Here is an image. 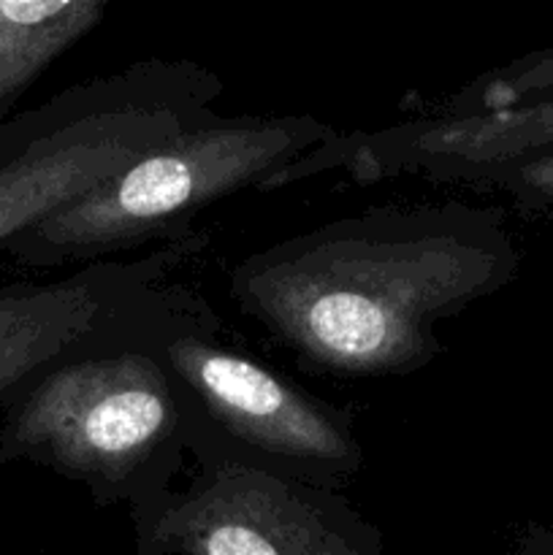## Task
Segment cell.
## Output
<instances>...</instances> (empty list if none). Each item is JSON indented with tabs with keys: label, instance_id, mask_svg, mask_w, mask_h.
<instances>
[{
	"label": "cell",
	"instance_id": "1",
	"mask_svg": "<svg viewBox=\"0 0 553 555\" xmlns=\"http://www.w3.org/2000/svg\"><path fill=\"white\" fill-rule=\"evenodd\" d=\"M515 269L499 211L442 201L374 206L269 244L231 271L228 291L304 366L380 379L437 361V325Z\"/></svg>",
	"mask_w": 553,
	"mask_h": 555
},
{
	"label": "cell",
	"instance_id": "2",
	"mask_svg": "<svg viewBox=\"0 0 553 555\" xmlns=\"http://www.w3.org/2000/svg\"><path fill=\"white\" fill-rule=\"evenodd\" d=\"M157 287L16 396L0 442L5 459L36 461L81 482L101 507L125 504L128 513L173 488L188 421L152 339Z\"/></svg>",
	"mask_w": 553,
	"mask_h": 555
},
{
	"label": "cell",
	"instance_id": "3",
	"mask_svg": "<svg viewBox=\"0 0 553 555\" xmlns=\"http://www.w3.org/2000/svg\"><path fill=\"white\" fill-rule=\"evenodd\" d=\"M152 339L177 383L195 464L228 461L329 491L361 475L352 412L222 341V320L195 291L157 287Z\"/></svg>",
	"mask_w": 553,
	"mask_h": 555
},
{
	"label": "cell",
	"instance_id": "4",
	"mask_svg": "<svg viewBox=\"0 0 553 555\" xmlns=\"http://www.w3.org/2000/svg\"><path fill=\"white\" fill-rule=\"evenodd\" d=\"M334 133L312 114L211 112L11 244L27 263L87 266L146 242L190 236L201 209L247 188L260 193Z\"/></svg>",
	"mask_w": 553,
	"mask_h": 555
},
{
	"label": "cell",
	"instance_id": "5",
	"mask_svg": "<svg viewBox=\"0 0 553 555\" xmlns=\"http://www.w3.org/2000/svg\"><path fill=\"white\" fill-rule=\"evenodd\" d=\"M226 81L193 60H141L68 87L0 141V244L215 112Z\"/></svg>",
	"mask_w": 553,
	"mask_h": 555
},
{
	"label": "cell",
	"instance_id": "6",
	"mask_svg": "<svg viewBox=\"0 0 553 555\" xmlns=\"http://www.w3.org/2000/svg\"><path fill=\"white\" fill-rule=\"evenodd\" d=\"M136 555H390L342 491L228 461L130 509Z\"/></svg>",
	"mask_w": 553,
	"mask_h": 555
},
{
	"label": "cell",
	"instance_id": "7",
	"mask_svg": "<svg viewBox=\"0 0 553 555\" xmlns=\"http://www.w3.org/2000/svg\"><path fill=\"white\" fill-rule=\"evenodd\" d=\"M553 150V98L475 114H432L339 133L287 171L291 182L345 171L361 184L399 177L486 184L504 168Z\"/></svg>",
	"mask_w": 553,
	"mask_h": 555
},
{
	"label": "cell",
	"instance_id": "8",
	"mask_svg": "<svg viewBox=\"0 0 553 555\" xmlns=\"http://www.w3.org/2000/svg\"><path fill=\"white\" fill-rule=\"evenodd\" d=\"M193 231L125 260H98L60 280L0 291V401L16 399L41 374L95 341L119 312L204 253Z\"/></svg>",
	"mask_w": 553,
	"mask_h": 555
},
{
	"label": "cell",
	"instance_id": "9",
	"mask_svg": "<svg viewBox=\"0 0 553 555\" xmlns=\"http://www.w3.org/2000/svg\"><path fill=\"white\" fill-rule=\"evenodd\" d=\"M108 0H0V108L103 25Z\"/></svg>",
	"mask_w": 553,
	"mask_h": 555
},
{
	"label": "cell",
	"instance_id": "10",
	"mask_svg": "<svg viewBox=\"0 0 553 555\" xmlns=\"http://www.w3.org/2000/svg\"><path fill=\"white\" fill-rule=\"evenodd\" d=\"M553 98V47L502 65L455 92L437 114H475Z\"/></svg>",
	"mask_w": 553,
	"mask_h": 555
},
{
	"label": "cell",
	"instance_id": "11",
	"mask_svg": "<svg viewBox=\"0 0 553 555\" xmlns=\"http://www.w3.org/2000/svg\"><path fill=\"white\" fill-rule=\"evenodd\" d=\"M486 184L488 188L507 190L518 204L531 206V209L553 206V150L529 157L518 166L504 168L502 173L488 179Z\"/></svg>",
	"mask_w": 553,
	"mask_h": 555
},
{
	"label": "cell",
	"instance_id": "12",
	"mask_svg": "<svg viewBox=\"0 0 553 555\" xmlns=\"http://www.w3.org/2000/svg\"><path fill=\"white\" fill-rule=\"evenodd\" d=\"M518 555H553V534L548 531H535L520 542Z\"/></svg>",
	"mask_w": 553,
	"mask_h": 555
}]
</instances>
